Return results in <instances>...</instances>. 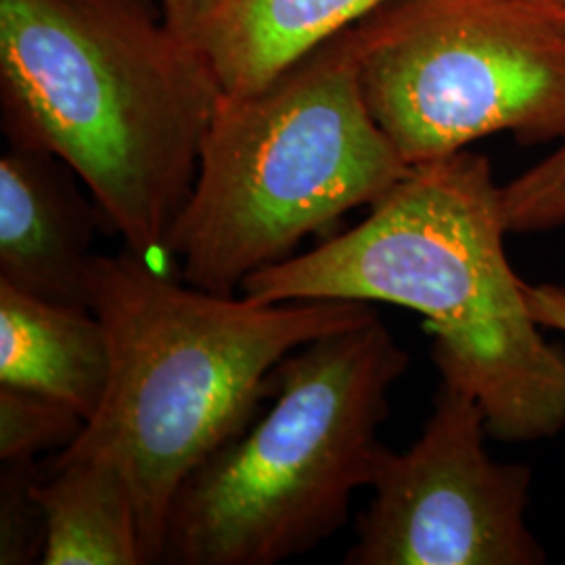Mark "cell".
I'll list each match as a JSON object with an SVG mask.
<instances>
[{"label":"cell","mask_w":565,"mask_h":565,"mask_svg":"<svg viewBox=\"0 0 565 565\" xmlns=\"http://www.w3.org/2000/svg\"><path fill=\"white\" fill-rule=\"evenodd\" d=\"M363 223L249 275L256 302L352 300L424 317L443 384L482 406L490 438L548 440L565 429V350L532 317L507 258L501 184L480 153L408 172Z\"/></svg>","instance_id":"cell-1"},{"label":"cell","mask_w":565,"mask_h":565,"mask_svg":"<svg viewBox=\"0 0 565 565\" xmlns=\"http://www.w3.org/2000/svg\"><path fill=\"white\" fill-rule=\"evenodd\" d=\"M408 168L366 105L345 30L260 90L224 95L166 252L186 285L235 296Z\"/></svg>","instance_id":"cell-5"},{"label":"cell","mask_w":565,"mask_h":565,"mask_svg":"<svg viewBox=\"0 0 565 565\" xmlns=\"http://www.w3.org/2000/svg\"><path fill=\"white\" fill-rule=\"evenodd\" d=\"M84 417L51 396L0 384V461H34L42 450L67 448L84 429Z\"/></svg>","instance_id":"cell-12"},{"label":"cell","mask_w":565,"mask_h":565,"mask_svg":"<svg viewBox=\"0 0 565 565\" xmlns=\"http://www.w3.org/2000/svg\"><path fill=\"white\" fill-rule=\"evenodd\" d=\"M156 2L162 7L166 15H172L174 11H179V9H181L182 4H184L186 0H156Z\"/></svg>","instance_id":"cell-17"},{"label":"cell","mask_w":565,"mask_h":565,"mask_svg":"<svg viewBox=\"0 0 565 565\" xmlns=\"http://www.w3.org/2000/svg\"><path fill=\"white\" fill-rule=\"evenodd\" d=\"M530 4H536V7H543L546 11H553L557 15L565 18V0H524Z\"/></svg>","instance_id":"cell-16"},{"label":"cell","mask_w":565,"mask_h":565,"mask_svg":"<svg viewBox=\"0 0 565 565\" xmlns=\"http://www.w3.org/2000/svg\"><path fill=\"white\" fill-rule=\"evenodd\" d=\"M72 177L57 158L9 142L0 158V281L88 308L97 205Z\"/></svg>","instance_id":"cell-8"},{"label":"cell","mask_w":565,"mask_h":565,"mask_svg":"<svg viewBox=\"0 0 565 565\" xmlns=\"http://www.w3.org/2000/svg\"><path fill=\"white\" fill-rule=\"evenodd\" d=\"M390 0H186L166 15L224 95L256 93Z\"/></svg>","instance_id":"cell-9"},{"label":"cell","mask_w":565,"mask_h":565,"mask_svg":"<svg viewBox=\"0 0 565 565\" xmlns=\"http://www.w3.org/2000/svg\"><path fill=\"white\" fill-rule=\"evenodd\" d=\"M501 205L509 235L565 226V141L545 160L501 184Z\"/></svg>","instance_id":"cell-13"},{"label":"cell","mask_w":565,"mask_h":565,"mask_svg":"<svg viewBox=\"0 0 565 565\" xmlns=\"http://www.w3.org/2000/svg\"><path fill=\"white\" fill-rule=\"evenodd\" d=\"M44 513V565H147L130 486L99 459H55L34 486Z\"/></svg>","instance_id":"cell-11"},{"label":"cell","mask_w":565,"mask_h":565,"mask_svg":"<svg viewBox=\"0 0 565 565\" xmlns=\"http://www.w3.org/2000/svg\"><path fill=\"white\" fill-rule=\"evenodd\" d=\"M373 118L408 166L511 132L565 141V18L524 0H390L348 30Z\"/></svg>","instance_id":"cell-6"},{"label":"cell","mask_w":565,"mask_h":565,"mask_svg":"<svg viewBox=\"0 0 565 565\" xmlns=\"http://www.w3.org/2000/svg\"><path fill=\"white\" fill-rule=\"evenodd\" d=\"M0 473V564L41 562L44 513L34 486L42 476L34 461L2 463Z\"/></svg>","instance_id":"cell-14"},{"label":"cell","mask_w":565,"mask_h":565,"mask_svg":"<svg viewBox=\"0 0 565 565\" xmlns=\"http://www.w3.org/2000/svg\"><path fill=\"white\" fill-rule=\"evenodd\" d=\"M88 308L111 350L99 408L57 459L111 463L130 486L147 564L186 478L256 419L298 348L375 315L352 300L256 302L156 273L142 254L95 256Z\"/></svg>","instance_id":"cell-3"},{"label":"cell","mask_w":565,"mask_h":565,"mask_svg":"<svg viewBox=\"0 0 565 565\" xmlns=\"http://www.w3.org/2000/svg\"><path fill=\"white\" fill-rule=\"evenodd\" d=\"M223 97L156 0H0L7 141L65 163L137 254L166 249Z\"/></svg>","instance_id":"cell-2"},{"label":"cell","mask_w":565,"mask_h":565,"mask_svg":"<svg viewBox=\"0 0 565 565\" xmlns=\"http://www.w3.org/2000/svg\"><path fill=\"white\" fill-rule=\"evenodd\" d=\"M109 373L107 331L90 308L44 300L0 281V384L51 396L88 422Z\"/></svg>","instance_id":"cell-10"},{"label":"cell","mask_w":565,"mask_h":565,"mask_svg":"<svg viewBox=\"0 0 565 565\" xmlns=\"http://www.w3.org/2000/svg\"><path fill=\"white\" fill-rule=\"evenodd\" d=\"M525 300L536 323L565 335V285L562 282H525Z\"/></svg>","instance_id":"cell-15"},{"label":"cell","mask_w":565,"mask_h":565,"mask_svg":"<svg viewBox=\"0 0 565 565\" xmlns=\"http://www.w3.org/2000/svg\"><path fill=\"white\" fill-rule=\"evenodd\" d=\"M486 438L482 406L440 384L415 445L404 452L385 448L343 564H545L525 520L532 471L494 461Z\"/></svg>","instance_id":"cell-7"},{"label":"cell","mask_w":565,"mask_h":565,"mask_svg":"<svg viewBox=\"0 0 565 565\" xmlns=\"http://www.w3.org/2000/svg\"><path fill=\"white\" fill-rule=\"evenodd\" d=\"M408 363L377 312L289 354L273 406L181 486L162 564L273 565L331 539L371 486Z\"/></svg>","instance_id":"cell-4"}]
</instances>
